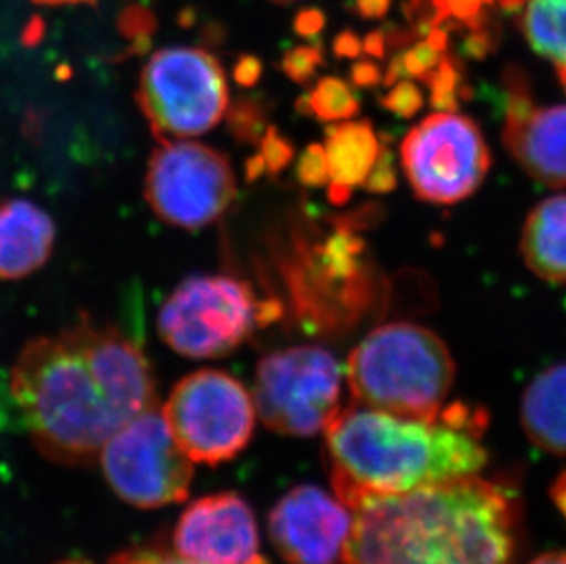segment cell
<instances>
[{
	"label": "cell",
	"mask_w": 566,
	"mask_h": 564,
	"mask_svg": "<svg viewBox=\"0 0 566 564\" xmlns=\"http://www.w3.org/2000/svg\"><path fill=\"white\" fill-rule=\"evenodd\" d=\"M343 564H513L518 501L475 474L354 508Z\"/></svg>",
	"instance_id": "2"
},
{
	"label": "cell",
	"mask_w": 566,
	"mask_h": 564,
	"mask_svg": "<svg viewBox=\"0 0 566 564\" xmlns=\"http://www.w3.org/2000/svg\"><path fill=\"white\" fill-rule=\"evenodd\" d=\"M401 161L418 198L457 203L479 189L490 169V149L470 117L437 113L409 130Z\"/></svg>",
	"instance_id": "11"
},
{
	"label": "cell",
	"mask_w": 566,
	"mask_h": 564,
	"mask_svg": "<svg viewBox=\"0 0 566 564\" xmlns=\"http://www.w3.org/2000/svg\"><path fill=\"white\" fill-rule=\"evenodd\" d=\"M488 412L454 401L434 420L365 407L339 410L325 429V462L345 506L471 477L490 460Z\"/></svg>",
	"instance_id": "3"
},
{
	"label": "cell",
	"mask_w": 566,
	"mask_h": 564,
	"mask_svg": "<svg viewBox=\"0 0 566 564\" xmlns=\"http://www.w3.org/2000/svg\"><path fill=\"white\" fill-rule=\"evenodd\" d=\"M379 147L369 122H345L326 128V160L331 184L350 187L364 184L378 160Z\"/></svg>",
	"instance_id": "18"
},
{
	"label": "cell",
	"mask_w": 566,
	"mask_h": 564,
	"mask_svg": "<svg viewBox=\"0 0 566 564\" xmlns=\"http://www.w3.org/2000/svg\"><path fill=\"white\" fill-rule=\"evenodd\" d=\"M136 102L156 138L175 142L217 127L230 107V88L208 50L166 46L145 63Z\"/></svg>",
	"instance_id": "5"
},
{
	"label": "cell",
	"mask_w": 566,
	"mask_h": 564,
	"mask_svg": "<svg viewBox=\"0 0 566 564\" xmlns=\"http://www.w3.org/2000/svg\"><path fill=\"white\" fill-rule=\"evenodd\" d=\"M350 80H353L354 85L358 86V88H375L384 80V74H381L378 64L364 59V61L353 64Z\"/></svg>",
	"instance_id": "31"
},
{
	"label": "cell",
	"mask_w": 566,
	"mask_h": 564,
	"mask_svg": "<svg viewBox=\"0 0 566 564\" xmlns=\"http://www.w3.org/2000/svg\"><path fill=\"white\" fill-rule=\"evenodd\" d=\"M521 251L537 278L566 282V195L546 198L528 215Z\"/></svg>",
	"instance_id": "17"
},
{
	"label": "cell",
	"mask_w": 566,
	"mask_h": 564,
	"mask_svg": "<svg viewBox=\"0 0 566 564\" xmlns=\"http://www.w3.org/2000/svg\"><path fill=\"white\" fill-rule=\"evenodd\" d=\"M292 156H294V147L289 139L284 138L283 134H279L275 128L270 127L262 136L261 153L248 166V176L253 180L264 170L270 175H277L279 170L289 166Z\"/></svg>",
	"instance_id": "22"
},
{
	"label": "cell",
	"mask_w": 566,
	"mask_h": 564,
	"mask_svg": "<svg viewBox=\"0 0 566 564\" xmlns=\"http://www.w3.org/2000/svg\"><path fill=\"white\" fill-rule=\"evenodd\" d=\"M521 424L535 448L566 457V362L532 379L524 390Z\"/></svg>",
	"instance_id": "16"
},
{
	"label": "cell",
	"mask_w": 566,
	"mask_h": 564,
	"mask_svg": "<svg viewBox=\"0 0 566 564\" xmlns=\"http://www.w3.org/2000/svg\"><path fill=\"white\" fill-rule=\"evenodd\" d=\"M11 395L39 451L64 466L94 462L119 427L158 401L138 343L88 317L28 341L11 368Z\"/></svg>",
	"instance_id": "1"
},
{
	"label": "cell",
	"mask_w": 566,
	"mask_h": 564,
	"mask_svg": "<svg viewBox=\"0 0 566 564\" xmlns=\"http://www.w3.org/2000/svg\"><path fill=\"white\" fill-rule=\"evenodd\" d=\"M262 64L259 59L242 58L239 63H237L235 69V80L241 83L242 86H252L255 85L259 77H261Z\"/></svg>",
	"instance_id": "33"
},
{
	"label": "cell",
	"mask_w": 566,
	"mask_h": 564,
	"mask_svg": "<svg viewBox=\"0 0 566 564\" xmlns=\"http://www.w3.org/2000/svg\"><path fill=\"white\" fill-rule=\"evenodd\" d=\"M353 515L317 485L303 484L279 499L268 516V533L289 564H343Z\"/></svg>",
	"instance_id": "12"
},
{
	"label": "cell",
	"mask_w": 566,
	"mask_h": 564,
	"mask_svg": "<svg viewBox=\"0 0 566 564\" xmlns=\"http://www.w3.org/2000/svg\"><path fill=\"white\" fill-rule=\"evenodd\" d=\"M272 2H277V4H289V2H294V0H272Z\"/></svg>",
	"instance_id": "40"
},
{
	"label": "cell",
	"mask_w": 566,
	"mask_h": 564,
	"mask_svg": "<svg viewBox=\"0 0 566 564\" xmlns=\"http://www.w3.org/2000/svg\"><path fill=\"white\" fill-rule=\"evenodd\" d=\"M230 123L237 138L250 144L259 142L264 136V113L261 103L241 100L231 108Z\"/></svg>",
	"instance_id": "23"
},
{
	"label": "cell",
	"mask_w": 566,
	"mask_h": 564,
	"mask_svg": "<svg viewBox=\"0 0 566 564\" xmlns=\"http://www.w3.org/2000/svg\"><path fill=\"white\" fill-rule=\"evenodd\" d=\"M361 52H364V41L350 30L339 33L334 41V54L337 58L356 59L361 55Z\"/></svg>",
	"instance_id": "32"
},
{
	"label": "cell",
	"mask_w": 566,
	"mask_h": 564,
	"mask_svg": "<svg viewBox=\"0 0 566 564\" xmlns=\"http://www.w3.org/2000/svg\"><path fill=\"white\" fill-rule=\"evenodd\" d=\"M175 552L198 564H270L252 506L224 491L191 502L172 535Z\"/></svg>",
	"instance_id": "13"
},
{
	"label": "cell",
	"mask_w": 566,
	"mask_h": 564,
	"mask_svg": "<svg viewBox=\"0 0 566 564\" xmlns=\"http://www.w3.org/2000/svg\"><path fill=\"white\" fill-rule=\"evenodd\" d=\"M325 24V13L317 10V8H306V10H301L294 21V28L297 35L308 39V41H315V39L319 38Z\"/></svg>",
	"instance_id": "30"
},
{
	"label": "cell",
	"mask_w": 566,
	"mask_h": 564,
	"mask_svg": "<svg viewBox=\"0 0 566 564\" xmlns=\"http://www.w3.org/2000/svg\"><path fill=\"white\" fill-rule=\"evenodd\" d=\"M297 108L303 114H314L321 122H343L358 114L359 100L347 81L323 77L314 91L301 97Z\"/></svg>",
	"instance_id": "20"
},
{
	"label": "cell",
	"mask_w": 566,
	"mask_h": 564,
	"mask_svg": "<svg viewBox=\"0 0 566 564\" xmlns=\"http://www.w3.org/2000/svg\"><path fill=\"white\" fill-rule=\"evenodd\" d=\"M422 81L431 91V105L439 108L440 113H457L460 100L470 96V92H465L470 88H465L462 66L449 52Z\"/></svg>",
	"instance_id": "21"
},
{
	"label": "cell",
	"mask_w": 566,
	"mask_h": 564,
	"mask_svg": "<svg viewBox=\"0 0 566 564\" xmlns=\"http://www.w3.org/2000/svg\"><path fill=\"white\" fill-rule=\"evenodd\" d=\"M57 564H92L91 561H85V560H66V561H61V563H57Z\"/></svg>",
	"instance_id": "39"
},
{
	"label": "cell",
	"mask_w": 566,
	"mask_h": 564,
	"mask_svg": "<svg viewBox=\"0 0 566 564\" xmlns=\"http://www.w3.org/2000/svg\"><path fill=\"white\" fill-rule=\"evenodd\" d=\"M99 460L108 485L130 506L156 510L188 499L195 462L172 437L158 401L119 427Z\"/></svg>",
	"instance_id": "7"
},
{
	"label": "cell",
	"mask_w": 566,
	"mask_h": 564,
	"mask_svg": "<svg viewBox=\"0 0 566 564\" xmlns=\"http://www.w3.org/2000/svg\"><path fill=\"white\" fill-rule=\"evenodd\" d=\"M503 142L534 180L566 186V105L535 107L521 119L504 123Z\"/></svg>",
	"instance_id": "14"
},
{
	"label": "cell",
	"mask_w": 566,
	"mask_h": 564,
	"mask_svg": "<svg viewBox=\"0 0 566 564\" xmlns=\"http://www.w3.org/2000/svg\"><path fill=\"white\" fill-rule=\"evenodd\" d=\"M387 50V41H385L384 30H375L370 32L364 41V52L370 58L381 59Z\"/></svg>",
	"instance_id": "35"
},
{
	"label": "cell",
	"mask_w": 566,
	"mask_h": 564,
	"mask_svg": "<svg viewBox=\"0 0 566 564\" xmlns=\"http://www.w3.org/2000/svg\"><path fill=\"white\" fill-rule=\"evenodd\" d=\"M530 564H566V552H548Z\"/></svg>",
	"instance_id": "37"
},
{
	"label": "cell",
	"mask_w": 566,
	"mask_h": 564,
	"mask_svg": "<svg viewBox=\"0 0 566 564\" xmlns=\"http://www.w3.org/2000/svg\"><path fill=\"white\" fill-rule=\"evenodd\" d=\"M523 15V32L530 46L556 63L566 66V0H528Z\"/></svg>",
	"instance_id": "19"
},
{
	"label": "cell",
	"mask_w": 566,
	"mask_h": 564,
	"mask_svg": "<svg viewBox=\"0 0 566 564\" xmlns=\"http://www.w3.org/2000/svg\"><path fill=\"white\" fill-rule=\"evenodd\" d=\"M266 325V301L248 282L226 275H195L180 282L161 304L158 334L189 359L226 356Z\"/></svg>",
	"instance_id": "6"
},
{
	"label": "cell",
	"mask_w": 566,
	"mask_h": 564,
	"mask_svg": "<svg viewBox=\"0 0 566 564\" xmlns=\"http://www.w3.org/2000/svg\"><path fill=\"white\" fill-rule=\"evenodd\" d=\"M172 437L192 462L219 466L241 455L255 429V404L224 370L202 368L180 379L161 407Z\"/></svg>",
	"instance_id": "9"
},
{
	"label": "cell",
	"mask_w": 566,
	"mask_h": 564,
	"mask_svg": "<svg viewBox=\"0 0 566 564\" xmlns=\"http://www.w3.org/2000/svg\"><path fill=\"white\" fill-rule=\"evenodd\" d=\"M390 8V0H354V10L364 19H384Z\"/></svg>",
	"instance_id": "34"
},
{
	"label": "cell",
	"mask_w": 566,
	"mask_h": 564,
	"mask_svg": "<svg viewBox=\"0 0 566 564\" xmlns=\"http://www.w3.org/2000/svg\"><path fill=\"white\" fill-rule=\"evenodd\" d=\"M35 4L41 6H74V4H91L96 0H32Z\"/></svg>",
	"instance_id": "38"
},
{
	"label": "cell",
	"mask_w": 566,
	"mask_h": 564,
	"mask_svg": "<svg viewBox=\"0 0 566 564\" xmlns=\"http://www.w3.org/2000/svg\"><path fill=\"white\" fill-rule=\"evenodd\" d=\"M454 373L443 341L411 323L379 326L347 362L348 385L358 404L418 420H434L440 415Z\"/></svg>",
	"instance_id": "4"
},
{
	"label": "cell",
	"mask_w": 566,
	"mask_h": 564,
	"mask_svg": "<svg viewBox=\"0 0 566 564\" xmlns=\"http://www.w3.org/2000/svg\"><path fill=\"white\" fill-rule=\"evenodd\" d=\"M295 173H297V178H300L303 186L319 187L328 184L331 169H328L325 147L311 145L308 149H305V153L300 156Z\"/></svg>",
	"instance_id": "26"
},
{
	"label": "cell",
	"mask_w": 566,
	"mask_h": 564,
	"mask_svg": "<svg viewBox=\"0 0 566 564\" xmlns=\"http://www.w3.org/2000/svg\"><path fill=\"white\" fill-rule=\"evenodd\" d=\"M381 105L395 116L409 119L423 107L422 92L411 81H396L395 85L389 86V92L381 96Z\"/></svg>",
	"instance_id": "25"
},
{
	"label": "cell",
	"mask_w": 566,
	"mask_h": 564,
	"mask_svg": "<svg viewBox=\"0 0 566 564\" xmlns=\"http://www.w3.org/2000/svg\"><path fill=\"white\" fill-rule=\"evenodd\" d=\"M342 368L321 346H292L256 365L253 404L270 431L314 437L339 412Z\"/></svg>",
	"instance_id": "8"
},
{
	"label": "cell",
	"mask_w": 566,
	"mask_h": 564,
	"mask_svg": "<svg viewBox=\"0 0 566 564\" xmlns=\"http://www.w3.org/2000/svg\"><path fill=\"white\" fill-rule=\"evenodd\" d=\"M464 41H462V55L471 61H482L495 50V33L492 28L484 24L481 28H471L468 30Z\"/></svg>",
	"instance_id": "29"
},
{
	"label": "cell",
	"mask_w": 566,
	"mask_h": 564,
	"mask_svg": "<svg viewBox=\"0 0 566 564\" xmlns=\"http://www.w3.org/2000/svg\"><path fill=\"white\" fill-rule=\"evenodd\" d=\"M108 564H198L184 560L177 554H167L164 550L130 549L114 555Z\"/></svg>",
	"instance_id": "28"
},
{
	"label": "cell",
	"mask_w": 566,
	"mask_h": 564,
	"mask_svg": "<svg viewBox=\"0 0 566 564\" xmlns=\"http://www.w3.org/2000/svg\"><path fill=\"white\" fill-rule=\"evenodd\" d=\"M235 192V175L226 155L188 139L160 142L145 170V200L161 222L175 228L213 224Z\"/></svg>",
	"instance_id": "10"
},
{
	"label": "cell",
	"mask_w": 566,
	"mask_h": 564,
	"mask_svg": "<svg viewBox=\"0 0 566 564\" xmlns=\"http://www.w3.org/2000/svg\"><path fill=\"white\" fill-rule=\"evenodd\" d=\"M55 224L24 198L0 202V281L30 278L54 253Z\"/></svg>",
	"instance_id": "15"
},
{
	"label": "cell",
	"mask_w": 566,
	"mask_h": 564,
	"mask_svg": "<svg viewBox=\"0 0 566 564\" xmlns=\"http://www.w3.org/2000/svg\"><path fill=\"white\" fill-rule=\"evenodd\" d=\"M551 497L557 510L565 516L566 521V471L562 474H557V479L554 480V484L551 488Z\"/></svg>",
	"instance_id": "36"
},
{
	"label": "cell",
	"mask_w": 566,
	"mask_h": 564,
	"mask_svg": "<svg viewBox=\"0 0 566 564\" xmlns=\"http://www.w3.org/2000/svg\"><path fill=\"white\" fill-rule=\"evenodd\" d=\"M361 186L369 192H390L396 187L395 156L389 149L379 150L378 160Z\"/></svg>",
	"instance_id": "27"
},
{
	"label": "cell",
	"mask_w": 566,
	"mask_h": 564,
	"mask_svg": "<svg viewBox=\"0 0 566 564\" xmlns=\"http://www.w3.org/2000/svg\"><path fill=\"white\" fill-rule=\"evenodd\" d=\"M323 61L325 59H323L317 44H314V46H295V49L289 50L284 54L281 69H283L284 74L289 75L290 80L305 85L314 77Z\"/></svg>",
	"instance_id": "24"
}]
</instances>
